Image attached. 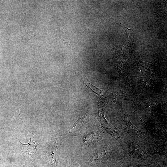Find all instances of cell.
Here are the masks:
<instances>
[{"label": "cell", "instance_id": "6da1fadb", "mask_svg": "<svg viewBox=\"0 0 167 167\" xmlns=\"http://www.w3.org/2000/svg\"><path fill=\"white\" fill-rule=\"evenodd\" d=\"M87 116V114L85 115L65 131L64 133L66 138L69 135H79V131L83 126V123Z\"/></svg>", "mask_w": 167, "mask_h": 167}, {"label": "cell", "instance_id": "7a4b0ae2", "mask_svg": "<svg viewBox=\"0 0 167 167\" xmlns=\"http://www.w3.org/2000/svg\"><path fill=\"white\" fill-rule=\"evenodd\" d=\"M104 127L107 133L110 135L122 145V141L120 136V132L116 128L109 123L105 125Z\"/></svg>", "mask_w": 167, "mask_h": 167}, {"label": "cell", "instance_id": "3957f363", "mask_svg": "<svg viewBox=\"0 0 167 167\" xmlns=\"http://www.w3.org/2000/svg\"><path fill=\"white\" fill-rule=\"evenodd\" d=\"M83 138L84 142L87 145L93 144L103 139L102 137L93 133L87 135Z\"/></svg>", "mask_w": 167, "mask_h": 167}, {"label": "cell", "instance_id": "277c9868", "mask_svg": "<svg viewBox=\"0 0 167 167\" xmlns=\"http://www.w3.org/2000/svg\"><path fill=\"white\" fill-rule=\"evenodd\" d=\"M84 84L89 88L92 91L103 98L105 96V93L104 91L100 89L95 86L87 82L84 83Z\"/></svg>", "mask_w": 167, "mask_h": 167}, {"label": "cell", "instance_id": "5b68a950", "mask_svg": "<svg viewBox=\"0 0 167 167\" xmlns=\"http://www.w3.org/2000/svg\"><path fill=\"white\" fill-rule=\"evenodd\" d=\"M78 167H80V166H78Z\"/></svg>", "mask_w": 167, "mask_h": 167}, {"label": "cell", "instance_id": "8992f818", "mask_svg": "<svg viewBox=\"0 0 167 167\" xmlns=\"http://www.w3.org/2000/svg\"></svg>", "mask_w": 167, "mask_h": 167}]
</instances>
